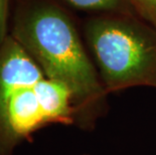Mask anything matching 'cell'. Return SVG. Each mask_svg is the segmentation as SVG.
Segmentation results:
<instances>
[{
  "label": "cell",
  "mask_w": 156,
  "mask_h": 155,
  "mask_svg": "<svg viewBox=\"0 0 156 155\" xmlns=\"http://www.w3.org/2000/svg\"><path fill=\"white\" fill-rule=\"evenodd\" d=\"M34 89L46 122L68 119L69 116V103L73 95L67 86L45 77Z\"/></svg>",
  "instance_id": "obj_5"
},
{
  "label": "cell",
  "mask_w": 156,
  "mask_h": 155,
  "mask_svg": "<svg viewBox=\"0 0 156 155\" xmlns=\"http://www.w3.org/2000/svg\"><path fill=\"white\" fill-rule=\"evenodd\" d=\"M11 36L28 52L49 80L62 83L73 97L94 101L102 96L90 61L72 18L52 0H23L17 6Z\"/></svg>",
  "instance_id": "obj_1"
},
{
  "label": "cell",
  "mask_w": 156,
  "mask_h": 155,
  "mask_svg": "<svg viewBox=\"0 0 156 155\" xmlns=\"http://www.w3.org/2000/svg\"><path fill=\"white\" fill-rule=\"evenodd\" d=\"M45 122L34 87L20 88L13 92L6 107L4 128L15 136H20Z\"/></svg>",
  "instance_id": "obj_4"
},
{
  "label": "cell",
  "mask_w": 156,
  "mask_h": 155,
  "mask_svg": "<svg viewBox=\"0 0 156 155\" xmlns=\"http://www.w3.org/2000/svg\"><path fill=\"white\" fill-rule=\"evenodd\" d=\"M88 44L109 91L156 88V29L131 14H104L85 25Z\"/></svg>",
  "instance_id": "obj_2"
},
{
  "label": "cell",
  "mask_w": 156,
  "mask_h": 155,
  "mask_svg": "<svg viewBox=\"0 0 156 155\" xmlns=\"http://www.w3.org/2000/svg\"><path fill=\"white\" fill-rule=\"evenodd\" d=\"M69 5L83 11L104 14H131L129 0H64Z\"/></svg>",
  "instance_id": "obj_6"
},
{
  "label": "cell",
  "mask_w": 156,
  "mask_h": 155,
  "mask_svg": "<svg viewBox=\"0 0 156 155\" xmlns=\"http://www.w3.org/2000/svg\"><path fill=\"white\" fill-rule=\"evenodd\" d=\"M9 0H0V45L8 36Z\"/></svg>",
  "instance_id": "obj_8"
},
{
  "label": "cell",
  "mask_w": 156,
  "mask_h": 155,
  "mask_svg": "<svg viewBox=\"0 0 156 155\" xmlns=\"http://www.w3.org/2000/svg\"><path fill=\"white\" fill-rule=\"evenodd\" d=\"M145 22L156 29V0H129Z\"/></svg>",
  "instance_id": "obj_7"
},
{
  "label": "cell",
  "mask_w": 156,
  "mask_h": 155,
  "mask_svg": "<svg viewBox=\"0 0 156 155\" xmlns=\"http://www.w3.org/2000/svg\"><path fill=\"white\" fill-rule=\"evenodd\" d=\"M45 78L41 67L11 35L0 45V123L5 126L6 107L12 93L34 87Z\"/></svg>",
  "instance_id": "obj_3"
}]
</instances>
